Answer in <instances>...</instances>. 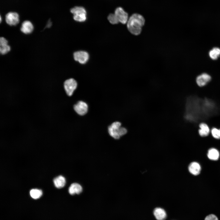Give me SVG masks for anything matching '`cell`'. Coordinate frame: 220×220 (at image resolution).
Masks as SVG:
<instances>
[{"mask_svg": "<svg viewBox=\"0 0 220 220\" xmlns=\"http://www.w3.org/2000/svg\"><path fill=\"white\" fill-rule=\"evenodd\" d=\"M145 23V20L142 16L138 13H134L128 20L127 28L131 34L138 35L141 33Z\"/></svg>", "mask_w": 220, "mask_h": 220, "instance_id": "6da1fadb", "label": "cell"}, {"mask_svg": "<svg viewBox=\"0 0 220 220\" xmlns=\"http://www.w3.org/2000/svg\"><path fill=\"white\" fill-rule=\"evenodd\" d=\"M211 79V76L206 73H203L198 76L196 79V83L200 87L205 86Z\"/></svg>", "mask_w": 220, "mask_h": 220, "instance_id": "9c48e42d", "label": "cell"}, {"mask_svg": "<svg viewBox=\"0 0 220 220\" xmlns=\"http://www.w3.org/2000/svg\"><path fill=\"white\" fill-rule=\"evenodd\" d=\"M204 220H218L217 217L213 214L207 216Z\"/></svg>", "mask_w": 220, "mask_h": 220, "instance_id": "7402d4cb", "label": "cell"}, {"mask_svg": "<svg viewBox=\"0 0 220 220\" xmlns=\"http://www.w3.org/2000/svg\"><path fill=\"white\" fill-rule=\"evenodd\" d=\"M34 29V26L29 21L26 20L22 24L20 31L23 33L28 34L31 33Z\"/></svg>", "mask_w": 220, "mask_h": 220, "instance_id": "30bf717a", "label": "cell"}, {"mask_svg": "<svg viewBox=\"0 0 220 220\" xmlns=\"http://www.w3.org/2000/svg\"><path fill=\"white\" fill-rule=\"evenodd\" d=\"M201 169L200 165L198 163L195 162L191 163L188 167L189 172L194 175H198L200 173Z\"/></svg>", "mask_w": 220, "mask_h": 220, "instance_id": "4fadbf2b", "label": "cell"}, {"mask_svg": "<svg viewBox=\"0 0 220 220\" xmlns=\"http://www.w3.org/2000/svg\"><path fill=\"white\" fill-rule=\"evenodd\" d=\"M6 23L10 26L16 25L19 22V16L16 12H10L6 16Z\"/></svg>", "mask_w": 220, "mask_h": 220, "instance_id": "52a82bcc", "label": "cell"}, {"mask_svg": "<svg viewBox=\"0 0 220 220\" xmlns=\"http://www.w3.org/2000/svg\"><path fill=\"white\" fill-rule=\"evenodd\" d=\"M198 132L199 135L202 137L207 136L209 134L210 129L208 125L205 123H201L199 125Z\"/></svg>", "mask_w": 220, "mask_h": 220, "instance_id": "8fae6325", "label": "cell"}, {"mask_svg": "<svg viewBox=\"0 0 220 220\" xmlns=\"http://www.w3.org/2000/svg\"><path fill=\"white\" fill-rule=\"evenodd\" d=\"M70 11L73 14V19L76 21L83 22L86 20V12L84 7L76 6L72 8Z\"/></svg>", "mask_w": 220, "mask_h": 220, "instance_id": "3957f363", "label": "cell"}, {"mask_svg": "<svg viewBox=\"0 0 220 220\" xmlns=\"http://www.w3.org/2000/svg\"><path fill=\"white\" fill-rule=\"evenodd\" d=\"M2 20L1 17L0 16V22H1Z\"/></svg>", "mask_w": 220, "mask_h": 220, "instance_id": "cb8c5ba5", "label": "cell"}, {"mask_svg": "<svg viewBox=\"0 0 220 220\" xmlns=\"http://www.w3.org/2000/svg\"><path fill=\"white\" fill-rule=\"evenodd\" d=\"M207 156L209 159L213 160H218L219 156V153L217 150L214 148H211L209 150Z\"/></svg>", "mask_w": 220, "mask_h": 220, "instance_id": "2e32d148", "label": "cell"}, {"mask_svg": "<svg viewBox=\"0 0 220 220\" xmlns=\"http://www.w3.org/2000/svg\"><path fill=\"white\" fill-rule=\"evenodd\" d=\"M153 214L157 220H165L167 216L165 210L160 207L155 208L153 211Z\"/></svg>", "mask_w": 220, "mask_h": 220, "instance_id": "7c38bea8", "label": "cell"}, {"mask_svg": "<svg viewBox=\"0 0 220 220\" xmlns=\"http://www.w3.org/2000/svg\"><path fill=\"white\" fill-rule=\"evenodd\" d=\"M7 40L4 37H1L0 38V46L8 45Z\"/></svg>", "mask_w": 220, "mask_h": 220, "instance_id": "603a6c76", "label": "cell"}, {"mask_svg": "<svg viewBox=\"0 0 220 220\" xmlns=\"http://www.w3.org/2000/svg\"><path fill=\"white\" fill-rule=\"evenodd\" d=\"M121 123L116 122L109 126L108 128L109 135L116 139H119L120 137L127 132V130L124 127H121Z\"/></svg>", "mask_w": 220, "mask_h": 220, "instance_id": "7a4b0ae2", "label": "cell"}, {"mask_svg": "<svg viewBox=\"0 0 220 220\" xmlns=\"http://www.w3.org/2000/svg\"><path fill=\"white\" fill-rule=\"evenodd\" d=\"M55 186L57 188L64 187L66 184V179L62 176L60 175L55 178L53 180Z\"/></svg>", "mask_w": 220, "mask_h": 220, "instance_id": "9a60e30c", "label": "cell"}, {"mask_svg": "<svg viewBox=\"0 0 220 220\" xmlns=\"http://www.w3.org/2000/svg\"><path fill=\"white\" fill-rule=\"evenodd\" d=\"M30 193L32 198L36 199L39 198L42 196V193L41 190L32 189L30 190Z\"/></svg>", "mask_w": 220, "mask_h": 220, "instance_id": "ac0fdd59", "label": "cell"}, {"mask_svg": "<svg viewBox=\"0 0 220 220\" xmlns=\"http://www.w3.org/2000/svg\"><path fill=\"white\" fill-rule=\"evenodd\" d=\"M75 60L81 64H85L89 58L88 53L84 51H79L75 52L73 54Z\"/></svg>", "mask_w": 220, "mask_h": 220, "instance_id": "8992f818", "label": "cell"}, {"mask_svg": "<svg viewBox=\"0 0 220 220\" xmlns=\"http://www.w3.org/2000/svg\"><path fill=\"white\" fill-rule=\"evenodd\" d=\"M10 46L8 44L5 46H0V53L2 55L6 54L10 51Z\"/></svg>", "mask_w": 220, "mask_h": 220, "instance_id": "44dd1931", "label": "cell"}, {"mask_svg": "<svg viewBox=\"0 0 220 220\" xmlns=\"http://www.w3.org/2000/svg\"><path fill=\"white\" fill-rule=\"evenodd\" d=\"M74 109L79 115L83 116L87 113L88 106L86 102L82 101H79L74 105Z\"/></svg>", "mask_w": 220, "mask_h": 220, "instance_id": "ba28073f", "label": "cell"}, {"mask_svg": "<svg viewBox=\"0 0 220 220\" xmlns=\"http://www.w3.org/2000/svg\"><path fill=\"white\" fill-rule=\"evenodd\" d=\"M119 22L123 24L127 23L128 20V14L123 8L118 7L115 10L114 13Z\"/></svg>", "mask_w": 220, "mask_h": 220, "instance_id": "5b68a950", "label": "cell"}, {"mask_svg": "<svg viewBox=\"0 0 220 220\" xmlns=\"http://www.w3.org/2000/svg\"><path fill=\"white\" fill-rule=\"evenodd\" d=\"M211 133L213 138L216 139H220V128L212 127L211 130Z\"/></svg>", "mask_w": 220, "mask_h": 220, "instance_id": "d6986e66", "label": "cell"}, {"mask_svg": "<svg viewBox=\"0 0 220 220\" xmlns=\"http://www.w3.org/2000/svg\"><path fill=\"white\" fill-rule=\"evenodd\" d=\"M108 19L110 23L112 24H116L119 22L114 13L109 14L108 16Z\"/></svg>", "mask_w": 220, "mask_h": 220, "instance_id": "ffe728a7", "label": "cell"}, {"mask_svg": "<svg viewBox=\"0 0 220 220\" xmlns=\"http://www.w3.org/2000/svg\"><path fill=\"white\" fill-rule=\"evenodd\" d=\"M76 81L73 79L70 78L65 80L64 83V87L67 95L70 96L77 87Z\"/></svg>", "mask_w": 220, "mask_h": 220, "instance_id": "277c9868", "label": "cell"}, {"mask_svg": "<svg viewBox=\"0 0 220 220\" xmlns=\"http://www.w3.org/2000/svg\"><path fill=\"white\" fill-rule=\"evenodd\" d=\"M82 191V186L79 184L76 183L72 184L68 189V192L71 195L79 194Z\"/></svg>", "mask_w": 220, "mask_h": 220, "instance_id": "5bb4252c", "label": "cell"}, {"mask_svg": "<svg viewBox=\"0 0 220 220\" xmlns=\"http://www.w3.org/2000/svg\"><path fill=\"white\" fill-rule=\"evenodd\" d=\"M210 57L213 60H216L220 56V49L218 47H214L209 52Z\"/></svg>", "mask_w": 220, "mask_h": 220, "instance_id": "e0dca14e", "label": "cell"}]
</instances>
